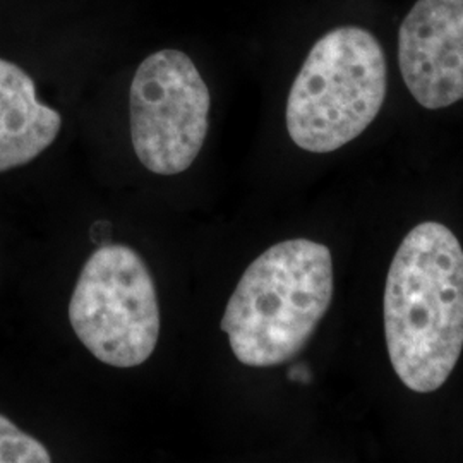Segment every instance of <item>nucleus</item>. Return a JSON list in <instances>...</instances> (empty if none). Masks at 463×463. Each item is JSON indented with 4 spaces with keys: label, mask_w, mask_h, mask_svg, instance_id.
<instances>
[{
    "label": "nucleus",
    "mask_w": 463,
    "mask_h": 463,
    "mask_svg": "<svg viewBox=\"0 0 463 463\" xmlns=\"http://www.w3.org/2000/svg\"><path fill=\"white\" fill-rule=\"evenodd\" d=\"M384 338L400 381L439 390L463 350V249L438 222L419 223L398 246L383 298Z\"/></svg>",
    "instance_id": "1"
},
{
    "label": "nucleus",
    "mask_w": 463,
    "mask_h": 463,
    "mask_svg": "<svg viewBox=\"0 0 463 463\" xmlns=\"http://www.w3.org/2000/svg\"><path fill=\"white\" fill-rule=\"evenodd\" d=\"M333 290L325 244L290 239L266 249L244 271L222 319L237 361L250 367L292 361L328 313Z\"/></svg>",
    "instance_id": "2"
},
{
    "label": "nucleus",
    "mask_w": 463,
    "mask_h": 463,
    "mask_svg": "<svg viewBox=\"0 0 463 463\" xmlns=\"http://www.w3.org/2000/svg\"><path fill=\"white\" fill-rule=\"evenodd\" d=\"M388 66L378 38L359 26L321 36L290 88L285 122L309 153H331L359 137L381 112Z\"/></svg>",
    "instance_id": "3"
},
{
    "label": "nucleus",
    "mask_w": 463,
    "mask_h": 463,
    "mask_svg": "<svg viewBox=\"0 0 463 463\" xmlns=\"http://www.w3.org/2000/svg\"><path fill=\"white\" fill-rule=\"evenodd\" d=\"M69 321L103 364L129 369L146 363L160 338V306L145 260L128 246H101L81 269Z\"/></svg>",
    "instance_id": "4"
},
{
    "label": "nucleus",
    "mask_w": 463,
    "mask_h": 463,
    "mask_svg": "<svg viewBox=\"0 0 463 463\" xmlns=\"http://www.w3.org/2000/svg\"><path fill=\"white\" fill-rule=\"evenodd\" d=\"M212 97L198 67L179 50L141 62L129 91L131 139L141 165L177 175L193 165L210 126Z\"/></svg>",
    "instance_id": "5"
},
{
    "label": "nucleus",
    "mask_w": 463,
    "mask_h": 463,
    "mask_svg": "<svg viewBox=\"0 0 463 463\" xmlns=\"http://www.w3.org/2000/svg\"><path fill=\"white\" fill-rule=\"evenodd\" d=\"M398 66L419 105L463 99V0H417L398 32Z\"/></svg>",
    "instance_id": "6"
},
{
    "label": "nucleus",
    "mask_w": 463,
    "mask_h": 463,
    "mask_svg": "<svg viewBox=\"0 0 463 463\" xmlns=\"http://www.w3.org/2000/svg\"><path fill=\"white\" fill-rule=\"evenodd\" d=\"M61 128L62 117L38 99L30 74L0 59V172L33 162Z\"/></svg>",
    "instance_id": "7"
},
{
    "label": "nucleus",
    "mask_w": 463,
    "mask_h": 463,
    "mask_svg": "<svg viewBox=\"0 0 463 463\" xmlns=\"http://www.w3.org/2000/svg\"><path fill=\"white\" fill-rule=\"evenodd\" d=\"M49 449L0 415V463H49Z\"/></svg>",
    "instance_id": "8"
},
{
    "label": "nucleus",
    "mask_w": 463,
    "mask_h": 463,
    "mask_svg": "<svg viewBox=\"0 0 463 463\" xmlns=\"http://www.w3.org/2000/svg\"><path fill=\"white\" fill-rule=\"evenodd\" d=\"M288 378L292 381H300V383H309L311 380V373L304 364H296L290 367L288 371Z\"/></svg>",
    "instance_id": "9"
}]
</instances>
